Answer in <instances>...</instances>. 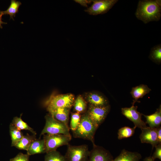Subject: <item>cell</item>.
I'll return each mask as SVG.
<instances>
[{
    "instance_id": "5b68a950",
    "label": "cell",
    "mask_w": 161,
    "mask_h": 161,
    "mask_svg": "<svg viewBox=\"0 0 161 161\" xmlns=\"http://www.w3.org/2000/svg\"><path fill=\"white\" fill-rule=\"evenodd\" d=\"M71 135L63 134H44L46 153L56 150L58 147L68 145L71 140Z\"/></svg>"
},
{
    "instance_id": "3957f363",
    "label": "cell",
    "mask_w": 161,
    "mask_h": 161,
    "mask_svg": "<svg viewBox=\"0 0 161 161\" xmlns=\"http://www.w3.org/2000/svg\"><path fill=\"white\" fill-rule=\"evenodd\" d=\"M45 118V124L41 132L40 136L45 134L71 135L68 126L57 120L49 114H47Z\"/></svg>"
},
{
    "instance_id": "277c9868",
    "label": "cell",
    "mask_w": 161,
    "mask_h": 161,
    "mask_svg": "<svg viewBox=\"0 0 161 161\" xmlns=\"http://www.w3.org/2000/svg\"><path fill=\"white\" fill-rule=\"evenodd\" d=\"M74 101V96L72 94L58 95L51 96L46 101L45 105L48 112L60 108L71 109Z\"/></svg>"
},
{
    "instance_id": "7a4b0ae2",
    "label": "cell",
    "mask_w": 161,
    "mask_h": 161,
    "mask_svg": "<svg viewBox=\"0 0 161 161\" xmlns=\"http://www.w3.org/2000/svg\"><path fill=\"white\" fill-rule=\"evenodd\" d=\"M98 127L88 116L86 112L81 115L78 126L72 131L73 137L91 141L93 145H95L94 137Z\"/></svg>"
},
{
    "instance_id": "9c48e42d",
    "label": "cell",
    "mask_w": 161,
    "mask_h": 161,
    "mask_svg": "<svg viewBox=\"0 0 161 161\" xmlns=\"http://www.w3.org/2000/svg\"><path fill=\"white\" fill-rule=\"evenodd\" d=\"M137 106L132 105L130 107L121 109L122 114L127 118L132 121L134 126L141 129L147 127L146 123L142 119L141 113L137 111Z\"/></svg>"
},
{
    "instance_id": "603a6c76",
    "label": "cell",
    "mask_w": 161,
    "mask_h": 161,
    "mask_svg": "<svg viewBox=\"0 0 161 161\" xmlns=\"http://www.w3.org/2000/svg\"><path fill=\"white\" fill-rule=\"evenodd\" d=\"M74 110L80 114L84 113L86 111L87 105L86 101L81 96H78L74 101Z\"/></svg>"
},
{
    "instance_id": "4316f807",
    "label": "cell",
    "mask_w": 161,
    "mask_h": 161,
    "mask_svg": "<svg viewBox=\"0 0 161 161\" xmlns=\"http://www.w3.org/2000/svg\"><path fill=\"white\" fill-rule=\"evenodd\" d=\"M30 156L27 154L19 153L15 157L10 159V161H29Z\"/></svg>"
},
{
    "instance_id": "5bb4252c",
    "label": "cell",
    "mask_w": 161,
    "mask_h": 161,
    "mask_svg": "<svg viewBox=\"0 0 161 161\" xmlns=\"http://www.w3.org/2000/svg\"><path fill=\"white\" fill-rule=\"evenodd\" d=\"M27 151V154L29 156L46 153L44 139H36L32 142Z\"/></svg>"
},
{
    "instance_id": "30bf717a",
    "label": "cell",
    "mask_w": 161,
    "mask_h": 161,
    "mask_svg": "<svg viewBox=\"0 0 161 161\" xmlns=\"http://www.w3.org/2000/svg\"><path fill=\"white\" fill-rule=\"evenodd\" d=\"M113 160L112 156L108 151L95 144L90 151L88 161H112Z\"/></svg>"
},
{
    "instance_id": "7c38bea8",
    "label": "cell",
    "mask_w": 161,
    "mask_h": 161,
    "mask_svg": "<svg viewBox=\"0 0 161 161\" xmlns=\"http://www.w3.org/2000/svg\"><path fill=\"white\" fill-rule=\"evenodd\" d=\"M86 100L89 105L94 106L102 107L109 105L107 98L103 95L97 92L89 93L87 96Z\"/></svg>"
},
{
    "instance_id": "e0dca14e",
    "label": "cell",
    "mask_w": 161,
    "mask_h": 161,
    "mask_svg": "<svg viewBox=\"0 0 161 161\" xmlns=\"http://www.w3.org/2000/svg\"><path fill=\"white\" fill-rule=\"evenodd\" d=\"M145 118L146 123L148 124L149 127L157 128L160 126L161 124V106L160 105L156 111L150 115L142 114Z\"/></svg>"
},
{
    "instance_id": "7402d4cb",
    "label": "cell",
    "mask_w": 161,
    "mask_h": 161,
    "mask_svg": "<svg viewBox=\"0 0 161 161\" xmlns=\"http://www.w3.org/2000/svg\"><path fill=\"white\" fill-rule=\"evenodd\" d=\"M149 58L154 63L158 64L161 63V44L157 45L151 49Z\"/></svg>"
},
{
    "instance_id": "cb8c5ba5",
    "label": "cell",
    "mask_w": 161,
    "mask_h": 161,
    "mask_svg": "<svg viewBox=\"0 0 161 161\" xmlns=\"http://www.w3.org/2000/svg\"><path fill=\"white\" fill-rule=\"evenodd\" d=\"M44 161H66V160L65 156L55 150L47 153Z\"/></svg>"
},
{
    "instance_id": "83f0119b",
    "label": "cell",
    "mask_w": 161,
    "mask_h": 161,
    "mask_svg": "<svg viewBox=\"0 0 161 161\" xmlns=\"http://www.w3.org/2000/svg\"><path fill=\"white\" fill-rule=\"evenodd\" d=\"M155 151L152 156L151 157L152 159L154 160L158 158L161 160V144H158L155 146Z\"/></svg>"
},
{
    "instance_id": "8fae6325",
    "label": "cell",
    "mask_w": 161,
    "mask_h": 161,
    "mask_svg": "<svg viewBox=\"0 0 161 161\" xmlns=\"http://www.w3.org/2000/svg\"><path fill=\"white\" fill-rule=\"evenodd\" d=\"M141 130L140 138L142 143L150 144L153 148L159 144L156 128L147 126Z\"/></svg>"
},
{
    "instance_id": "d6986e66",
    "label": "cell",
    "mask_w": 161,
    "mask_h": 161,
    "mask_svg": "<svg viewBox=\"0 0 161 161\" xmlns=\"http://www.w3.org/2000/svg\"><path fill=\"white\" fill-rule=\"evenodd\" d=\"M21 4V2L15 0H11V3L7 9L4 11H0V13L4 15H9L10 19L14 20V17H15L16 13L18 12V8Z\"/></svg>"
},
{
    "instance_id": "ffe728a7",
    "label": "cell",
    "mask_w": 161,
    "mask_h": 161,
    "mask_svg": "<svg viewBox=\"0 0 161 161\" xmlns=\"http://www.w3.org/2000/svg\"><path fill=\"white\" fill-rule=\"evenodd\" d=\"M21 115L19 117H14L11 123L20 130H28L31 132L33 135H36V132L22 120Z\"/></svg>"
},
{
    "instance_id": "f1b7e54d",
    "label": "cell",
    "mask_w": 161,
    "mask_h": 161,
    "mask_svg": "<svg viewBox=\"0 0 161 161\" xmlns=\"http://www.w3.org/2000/svg\"><path fill=\"white\" fill-rule=\"evenodd\" d=\"M74 1L81 5L86 7H88V4H89L92 2V0H75Z\"/></svg>"
},
{
    "instance_id": "ac0fdd59",
    "label": "cell",
    "mask_w": 161,
    "mask_h": 161,
    "mask_svg": "<svg viewBox=\"0 0 161 161\" xmlns=\"http://www.w3.org/2000/svg\"><path fill=\"white\" fill-rule=\"evenodd\" d=\"M36 139L35 135H30L27 134L24 136L14 147L19 150L27 151L32 142Z\"/></svg>"
},
{
    "instance_id": "8992f818",
    "label": "cell",
    "mask_w": 161,
    "mask_h": 161,
    "mask_svg": "<svg viewBox=\"0 0 161 161\" xmlns=\"http://www.w3.org/2000/svg\"><path fill=\"white\" fill-rule=\"evenodd\" d=\"M90 151L88 146L68 145L65 155L66 161H88Z\"/></svg>"
},
{
    "instance_id": "4dcf8cb0",
    "label": "cell",
    "mask_w": 161,
    "mask_h": 161,
    "mask_svg": "<svg viewBox=\"0 0 161 161\" xmlns=\"http://www.w3.org/2000/svg\"><path fill=\"white\" fill-rule=\"evenodd\" d=\"M3 15V14L2 13H0V28L1 29L3 28L1 25L2 24H7L6 22H4L2 21V17Z\"/></svg>"
},
{
    "instance_id": "44dd1931",
    "label": "cell",
    "mask_w": 161,
    "mask_h": 161,
    "mask_svg": "<svg viewBox=\"0 0 161 161\" xmlns=\"http://www.w3.org/2000/svg\"><path fill=\"white\" fill-rule=\"evenodd\" d=\"M9 129L11 140V146H14L24 135L21 131L18 129L12 123H11L10 125Z\"/></svg>"
},
{
    "instance_id": "1f68e13d",
    "label": "cell",
    "mask_w": 161,
    "mask_h": 161,
    "mask_svg": "<svg viewBox=\"0 0 161 161\" xmlns=\"http://www.w3.org/2000/svg\"><path fill=\"white\" fill-rule=\"evenodd\" d=\"M143 161H154L152 158L151 156L145 158Z\"/></svg>"
},
{
    "instance_id": "6da1fadb",
    "label": "cell",
    "mask_w": 161,
    "mask_h": 161,
    "mask_svg": "<svg viewBox=\"0 0 161 161\" xmlns=\"http://www.w3.org/2000/svg\"><path fill=\"white\" fill-rule=\"evenodd\" d=\"M135 16L145 24L151 21H159L161 17V1H139Z\"/></svg>"
},
{
    "instance_id": "484cf974",
    "label": "cell",
    "mask_w": 161,
    "mask_h": 161,
    "mask_svg": "<svg viewBox=\"0 0 161 161\" xmlns=\"http://www.w3.org/2000/svg\"><path fill=\"white\" fill-rule=\"evenodd\" d=\"M81 117L80 114L75 112L72 113L70 124V129L73 131L75 130L79 125Z\"/></svg>"
},
{
    "instance_id": "9a60e30c",
    "label": "cell",
    "mask_w": 161,
    "mask_h": 161,
    "mask_svg": "<svg viewBox=\"0 0 161 161\" xmlns=\"http://www.w3.org/2000/svg\"><path fill=\"white\" fill-rule=\"evenodd\" d=\"M151 90V89L147 85L143 84L133 87L130 92L133 98L132 105H134L135 103L138 101L139 99L143 98Z\"/></svg>"
},
{
    "instance_id": "d4e9b609",
    "label": "cell",
    "mask_w": 161,
    "mask_h": 161,
    "mask_svg": "<svg viewBox=\"0 0 161 161\" xmlns=\"http://www.w3.org/2000/svg\"><path fill=\"white\" fill-rule=\"evenodd\" d=\"M137 127L134 126L131 128L125 126L119 129L118 131V138L119 140L127 138L132 136L134 134Z\"/></svg>"
},
{
    "instance_id": "f546056e",
    "label": "cell",
    "mask_w": 161,
    "mask_h": 161,
    "mask_svg": "<svg viewBox=\"0 0 161 161\" xmlns=\"http://www.w3.org/2000/svg\"><path fill=\"white\" fill-rule=\"evenodd\" d=\"M158 140L159 144H161V127L159 126L156 128Z\"/></svg>"
},
{
    "instance_id": "52a82bcc",
    "label": "cell",
    "mask_w": 161,
    "mask_h": 161,
    "mask_svg": "<svg viewBox=\"0 0 161 161\" xmlns=\"http://www.w3.org/2000/svg\"><path fill=\"white\" fill-rule=\"evenodd\" d=\"M110 109V106L98 107L89 105L86 112L89 118L98 128L103 123Z\"/></svg>"
},
{
    "instance_id": "2e32d148",
    "label": "cell",
    "mask_w": 161,
    "mask_h": 161,
    "mask_svg": "<svg viewBox=\"0 0 161 161\" xmlns=\"http://www.w3.org/2000/svg\"><path fill=\"white\" fill-rule=\"evenodd\" d=\"M141 157V155L138 152L123 149L112 161H139Z\"/></svg>"
},
{
    "instance_id": "ba28073f",
    "label": "cell",
    "mask_w": 161,
    "mask_h": 161,
    "mask_svg": "<svg viewBox=\"0 0 161 161\" xmlns=\"http://www.w3.org/2000/svg\"><path fill=\"white\" fill-rule=\"evenodd\" d=\"M118 1L117 0H92V5L84 11L92 15L103 14L107 13Z\"/></svg>"
},
{
    "instance_id": "4fadbf2b",
    "label": "cell",
    "mask_w": 161,
    "mask_h": 161,
    "mask_svg": "<svg viewBox=\"0 0 161 161\" xmlns=\"http://www.w3.org/2000/svg\"><path fill=\"white\" fill-rule=\"evenodd\" d=\"M70 109L67 108H60L48 112L49 114L56 120L68 126Z\"/></svg>"
}]
</instances>
